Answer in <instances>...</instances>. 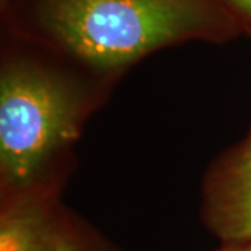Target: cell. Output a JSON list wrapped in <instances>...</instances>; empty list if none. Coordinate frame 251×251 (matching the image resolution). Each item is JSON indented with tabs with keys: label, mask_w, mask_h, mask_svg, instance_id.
Masks as SVG:
<instances>
[{
	"label": "cell",
	"mask_w": 251,
	"mask_h": 251,
	"mask_svg": "<svg viewBox=\"0 0 251 251\" xmlns=\"http://www.w3.org/2000/svg\"><path fill=\"white\" fill-rule=\"evenodd\" d=\"M202 216L221 243L251 240V128L208 173Z\"/></svg>",
	"instance_id": "cell-3"
},
{
	"label": "cell",
	"mask_w": 251,
	"mask_h": 251,
	"mask_svg": "<svg viewBox=\"0 0 251 251\" xmlns=\"http://www.w3.org/2000/svg\"><path fill=\"white\" fill-rule=\"evenodd\" d=\"M70 66L6 31L0 72L1 193L48 184L52 163L80 135L91 97Z\"/></svg>",
	"instance_id": "cell-2"
},
{
	"label": "cell",
	"mask_w": 251,
	"mask_h": 251,
	"mask_svg": "<svg viewBox=\"0 0 251 251\" xmlns=\"http://www.w3.org/2000/svg\"><path fill=\"white\" fill-rule=\"evenodd\" d=\"M69 218L49 183L1 193L0 251H54Z\"/></svg>",
	"instance_id": "cell-4"
},
{
	"label": "cell",
	"mask_w": 251,
	"mask_h": 251,
	"mask_svg": "<svg viewBox=\"0 0 251 251\" xmlns=\"http://www.w3.org/2000/svg\"><path fill=\"white\" fill-rule=\"evenodd\" d=\"M54 251H120L90 226L70 215Z\"/></svg>",
	"instance_id": "cell-5"
},
{
	"label": "cell",
	"mask_w": 251,
	"mask_h": 251,
	"mask_svg": "<svg viewBox=\"0 0 251 251\" xmlns=\"http://www.w3.org/2000/svg\"><path fill=\"white\" fill-rule=\"evenodd\" d=\"M7 32L94 74L193 41L243 34L218 0H3Z\"/></svg>",
	"instance_id": "cell-1"
},
{
	"label": "cell",
	"mask_w": 251,
	"mask_h": 251,
	"mask_svg": "<svg viewBox=\"0 0 251 251\" xmlns=\"http://www.w3.org/2000/svg\"><path fill=\"white\" fill-rule=\"evenodd\" d=\"M218 3L230 14L242 32L251 35V0H218Z\"/></svg>",
	"instance_id": "cell-6"
},
{
	"label": "cell",
	"mask_w": 251,
	"mask_h": 251,
	"mask_svg": "<svg viewBox=\"0 0 251 251\" xmlns=\"http://www.w3.org/2000/svg\"><path fill=\"white\" fill-rule=\"evenodd\" d=\"M215 251H251V240L240 243H221Z\"/></svg>",
	"instance_id": "cell-7"
},
{
	"label": "cell",
	"mask_w": 251,
	"mask_h": 251,
	"mask_svg": "<svg viewBox=\"0 0 251 251\" xmlns=\"http://www.w3.org/2000/svg\"><path fill=\"white\" fill-rule=\"evenodd\" d=\"M0 1H3V0H0Z\"/></svg>",
	"instance_id": "cell-8"
}]
</instances>
